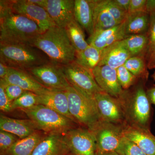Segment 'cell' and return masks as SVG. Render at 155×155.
I'll return each mask as SVG.
<instances>
[{
    "mask_svg": "<svg viewBox=\"0 0 155 155\" xmlns=\"http://www.w3.org/2000/svg\"><path fill=\"white\" fill-rule=\"evenodd\" d=\"M41 31L32 20L11 11L0 1V45H28Z\"/></svg>",
    "mask_w": 155,
    "mask_h": 155,
    "instance_id": "6da1fadb",
    "label": "cell"
},
{
    "mask_svg": "<svg viewBox=\"0 0 155 155\" xmlns=\"http://www.w3.org/2000/svg\"><path fill=\"white\" fill-rule=\"evenodd\" d=\"M146 81L139 80L132 87L123 91L118 98L126 125L150 130L152 112L145 87Z\"/></svg>",
    "mask_w": 155,
    "mask_h": 155,
    "instance_id": "7a4b0ae2",
    "label": "cell"
},
{
    "mask_svg": "<svg viewBox=\"0 0 155 155\" xmlns=\"http://www.w3.org/2000/svg\"><path fill=\"white\" fill-rule=\"evenodd\" d=\"M31 45L41 50L56 64L65 65L75 61L76 51L66 30L57 25L40 34Z\"/></svg>",
    "mask_w": 155,
    "mask_h": 155,
    "instance_id": "3957f363",
    "label": "cell"
},
{
    "mask_svg": "<svg viewBox=\"0 0 155 155\" xmlns=\"http://www.w3.org/2000/svg\"><path fill=\"white\" fill-rule=\"evenodd\" d=\"M41 50L28 45H0V62L10 68L27 71L51 61Z\"/></svg>",
    "mask_w": 155,
    "mask_h": 155,
    "instance_id": "277c9868",
    "label": "cell"
},
{
    "mask_svg": "<svg viewBox=\"0 0 155 155\" xmlns=\"http://www.w3.org/2000/svg\"><path fill=\"white\" fill-rule=\"evenodd\" d=\"M65 91L70 114L79 126L89 129L101 120L93 96L71 84Z\"/></svg>",
    "mask_w": 155,
    "mask_h": 155,
    "instance_id": "5b68a950",
    "label": "cell"
},
{
    "mask_svg": "<svg viewBox=\"0 0 155 155\" xmlns=\"http://www.w3.org/2000/svg\"><path fill=\"white\" fill-rule=\"evenodd\" d=\"M21 111L35 123L40 130L47 134H64L79 126L71 119L43 105Z\"/></svg>",
    "mask_w": 155,
    "mask_h": 155,
    "instance_id": "8992f818",
    "label": "cell"
},
{
    "mask_svg": "<svg viewBox=\"0 0 155 155\" xmlns=\"http://www.w3.org/2000/svg\"><path fill=\"white\" fill-rule=\"evenodd\" d=\"M124 125L100 120L89 129L95 140L96 153L116 151L124 137Z\"/></svg>",
    "mask_w": 155,
    "mask_h": 155,
    "instance_id": "52a82bcc",
    "label": "cell"
},
{
    "mask_svg": "<svg viewBox=\"0 0 155 155\" xmlns=\"http://www.w3.org/2000/svg\"><path fill=\"white\" fill-rule=\"evenodd\" d=\"M26 71L39 83L50 90L66 91L70 85L64 75L62 65L51 61Z\"/></svg>",
    "mask_w": 155,
    "mask_h": 155,
    "instance_id": "ba28073f",
    "label": "cell"
},
{
    "mask_svg": "<svg viewBox=\"0 0 155 155\" xmlns=\"http://www.w3.org/2000/svg\"><path fill=\"white\" fill-rule=\"evenodd\" d=\"M69 155H96V145L91 131L78 127L64 134Z\"/></svg>",
    "mask_w": 155,
    "mask_h": 155,
    "instance_id": "9c48e42d",
    "label": "cell"
},
{
    "mask_svg": "<svg viewBox=\"0 0 155 155\" xmlns=\"http://www.w3.org/2000/svg\"><path fill=\"white\" fill-rule=\"evenodd\" d=\"M62 67L67 80L72 86L91 96L103 91L96 82L92 71L75 61Z\"/></svg>",
    "mask_w": 155,
    "mask_h": 155,
    "instance_id": "30bf717a",
    "label": "cell"
},
{
    "mask_svg": "<svg viewBox=\"0 0 155 155\" xmlns=\"http://www.w3.org/2000/svg\"><path fill=\"white\" fill-rule=\"evenodd\" d=\"M6 2L12 12L25 16L35 22L42 33L56 25L44 8L31 4L28 0H8Z\"/></svg>",
    "mask_w": 155,
    "mask_h": 155,
    "instance_id": "8fae6325",
    "label": "cell"
},
{
    "mask_svg": "<svg viewBox=\"0 0 155 155\" xmlns=\"http://www.w3.org/2000/svg\"><path fill=\"white\" fill-rule=\"evenodd\" d=\"M101 120L116 125H125V120L121 103L104 91L93 96Z\"/></svg>",
    "mask_w": 155,
    "mask_h": 155,
    "instance_id": "7c38bea8",
    "label": "cell"
},
{
    "mask_svg": "<svg viewBox=\"0 0 155 155\" xmlns=\"http://www.w3.org/2000/svg\"><path fill=\"white\" fill-rule=\"evenodd\" d=\"M74 7L75 0H45L43 8L57 26L65 28L74 19Z\"/></svg>",
    "mask_w": 155,
    "mask_h": 155,
    "instance_id": "4fadbf2b",
    "label": "cell"
},
{
    "mask_svg": "<svg viewBox=\"0 0 155 155\" xmlns=\"http://www.w3.org/2000/svg\"><path fill=\"white\" fill-rule=\"evenodd\" d=\"M96 82L106 93L119 98L123 92L117 78L116 69L104 65L97 66L92 71Z\"/></svg>",
    "mask_w": 155,
    "mask_h": 155,
    "instance_id": "5bb4252c",
    "label": "cell"
},
{
    "mask_svg": "<svg viewBox=\"0 0 155 155\" xmlns=\"http://www.w3.org/2000/svg\"><path fill=\"white\" fill-rule=\"evenodd\" d=\"M125 21L121 24L105 30L96 31L89 37L88 44L102 51L104 49L126 37Z\"/></svg>",
    "mask_w": 155,
    "mask_h": 155,
    "instance_id": "9a60e30c",
    "label": "cell"
},
{
    "mask_svg": "<svg viewBox=\"0 0 155 155\" xmlns=\"http://www.w3.org/2000/svg\"><path fill=\"white\" fill-rule=\"evenodd\" d=\"M123 134L147 155H155V136L150 129L125 124L123 127Z\"/></svg>",
    "mask_w": 155,
    "mask_h": 155,
    "instance_id": "2e32d148",
    "label": "cell"
},
{
    "mask_svg": "<svg viewBox=\"0 0 155 155\" xmlns=\"http://www.w3.org/2000/svg\"><path fill=\"white\" fill-rule=\"evenodd\" d=\"M3 80L6 84L17 85L26 91L31 92L38 95L49 90L39 83L25 70L10 67L8 74Z\"/></svg>",
    "mask_w": 155,
    "mask_h": 155,
    "instance_id": "e0dca14e",
    "label": "cell"
},
{
    "mask_svg": "<svg viewBox=\"0 0 155 155\" xmlns=\"http://www.w3.org/2000/svg\"><path fill=\"white\" fill-rule=\"evenodd\" d=\"M0 129L17 136L20 139L25 138L38 130H40L30 119H17L1 114Z\"/></svg>",
    "mask_w": 155,
    "mask_h": 155,
    "instance_id": "ac0fdd59",
    "label": "cell"
},
{
    "mask_svg": "<svg viewBox=\"0 0 155 155\" xmlns=\"http://www.w3.org/2000/svg\"><path fill=\"white\" fill-rule=\"evenodd\" d=\"M64 134H48L38 145L31 155H69Z\"/></svg>",
    "mask_w": 155,
    "mask_h": 155,
    "instance_id": "d6986e66",
    "label": "cell"
},
{
    "mask_svg": "<svg viewBox=\"0 0 155 155\" xmlns=\"http://www.w3.org/2000/svg\"><path fill=\"white\" fill-rule=\"evenodd\" d=\"M38 104L43 105L57 111L75 122L69 112L66 91L48 90L38 95Z\"/></svg>",
    "mask_w": 155,
    "mask_h": 155,
    "instance_id": "ffe728a7",
    "label": "cell"
},
{
    "mask_svg": "<svg viewBox=\"0 0 155 155\" xmlns=\"http://www.w3.org/2000/svg\"><path fill=\"white\" fill-rule=\"evenodd\" d=\"M96 0H75L74 18L89 35L94 32V19Z\"/></svg>",
    "mask_w": 155,
    "mask_h": 155,
    "instance_id": "44dd1931",
    "label": "cell"
},
{
    "mask_svg": "<svg viewBox=\"0 0 155 155\" xmlns=\"http://www.w3.org/2000/svg\"><path fill=\"white\" fill-rule=\"evenodd\" d=\"M122 41L117 42L102 51L101 58L98 66L107 65L116 69L124 65L131 56Z\"/></svg>",
    "mask_w": 155,
    "mask_h": 155,
    "instance_id": "7402d4cb",
    "label": "cell"
},
{
    "mask_svg": "<svg viewBox=\"0 0 155 155\" xmlns=\"http://www.w3.org/2000/svg\"><path fill=\"white\" fill-rule=\"evenodd\" d=\"M48 134L42 130H38L25 138L19 139L5 155H31Z\"/></svg>",
    "mask_w": 155,
    "mask_h": 155,
    "instance_id": "603a6c76",
    "label": "cell"
},
{
    "mask_svg": "<svg viewBox=\"0 0 155 155\" xmlns=\"http://www.w3.org/2000/svg\"><path fill=\"white\" fill-rule=\"evenodd\" d=\"M125 24L127 36L147 34L150 25V14L146 11L127 13Z\"/></svg>",
    "mask_w": 155,
    "mask_h": 155,
    "instance_id": "cb8c5ba5",
    "label": "cell"
},
{
    "mask_svg": "<svg viewBox=\"0 0 155 155\" xmlns=\"http://www.w3.org/2000/svg\"><path fill=\"white\" fill-rule=\"evenodd\" d=\"M120 24L108 12L104 0H96L94 19V32L113 28Z\"/></svg>",
    "mask_w": 155,
    "mask_h": 155,
    "instance_id": "d4e9b609",
    "label": "cell"
},
{
    "mask_svg": "<svg viewBox=\"0 0 155 155\" xmlns=\"http://www.w3.org/2000/svg\"><path fill=\"white\" fill-rule=\"evenodd\" d=\"M122 41L131 57L142 56L146 58L148 47L147 34L129 35Z\"/></svg>",
    "mask_w": 155,
    "mask_h": 155,
    "instance_id": "484cf974",
    "label": "cell"
},
{
    "mask_svg": "<svg viewBox=\"0 0 155 155\" xmlns=\"http://www.w3.org/2000/svg\"><path fill=\"white\" fill-rule=\"evenodd\" d=\"M101 55L102 51L89 45L83 51L76 52L75 61L81 66L92 71L98 66Z\"/></svg>",
    "mask_w": 155,
    "mask_h": 155,
    "instance_id": "4316f807",
    "label": "cell"
},
{
    "mask_svg": "<svg viewBox=\"0 0 155 155\" xmlns=\"http://www.w3.org/2000/svg\"><path fill=\"white\" fill-rule=\"evenodd\" d=\"M65 29L76 52L83 51L89 45L85 39L83 28L75 18L69 22Z\"/></svg>",
    "mask_w": 155,
    "mask_h": 155,
    "instance_id": "83f0119b",
    "label": "cell"
},
{
    "mask_svg": "<svg viewBox=\"0 0 155 155\" xmlns=\"http://www.w3.org/2000/svg\"><path fill=\"white\" fill-rule=\"evenodd\" d=\"M124 66L138 80H147L149 73L146 58L145 56L130 57Z\"/></svg>",
    "mask_w": 155,
    "mask_h": 155,
    "instance_id": "f1b7e54d",
    "label": "cell"
},
{
    "mask_svg": "<svg viewBox=\"0 0 155 155\" xmlns=\"http://www.w3.org/2000/svg\"><path fill=\"white\" fill-rule=\"evenodd\" d=\"M38 95L31 92L26 91L11 103L12 110H26L38 105Z\"/></svg>",
    "mask_w": 155,
    "mask_h": 155,
    "instance_id": "f546056e",
    "label": "cell"
},
{
    "mask_svg": "<svg viewBox=\"0 0 155 155\" xmlns=\"http://www.w3.org/2000/svg\"><path fill=\"white\" fill-rule=\"evenodd\" d=\"M116 70L118 81L123 90L132 87L139 80L124 65Z\"/></svg>",
    "mask_w": 155,
    "mask_h": 155,
    "instance_id": "4dcf8cb0",
    "label": "cell"
},
{
    "mask_svg": "<svg viewBox=\"0 0 155 155\" xmlns=\"http://www.w3.org/2000/svg\"><path fill=\"white\" fill-rule=\"evenodd\" d=\"M116 151L120 155H147L137 146L124 136Z\"/></svg>",
    "mask_w": 155,
    "mask_h": 155,
    "instance_id": "1f68e13d",
    "label": "cell"
},
{
    "mask_svg": "<svg viewBox=\"0 0 155 155\" xmlns=\"http://www.w3.org/2000/svg\"><path fill=\"white\" fill-rule=\"evenodd\" d=\"M19 139L13 134L4 130H0V155H5Z\"/></svg>",
    "mask_w": 155,
    "mask_h": 155,
    "instance_id": "d6a6232c",
    "label": "cell"
},
{
    "mask_svg": "<svg viewBox=\"0 0 155 155\" xmlns=\"http://www.w3.org/2000/svg\"><path fill=\"white\" fill-rule=\"evenodd\" d=\"M104 1L106 8L111 15L119 23L124 22L127 17V13L117 6L114 0Z\"/></svg>",
    "mask_w": 155,
    "mask_h": 155,
    "instance_id": "836d02e7",
    "label": "cell"
},
{
    "mask_svg": "<svg viewBox=\"0 0 155 155\" xmlns=\"http://www.w3.org/2000/svg\"><path fill=\"white\" fill-rule=\"evenodd\" d=\"M147 35L148 47L146 58L155 47V11L150 14V25Z\"/></svg>",
    "mask_w": 155,
    "mask_h": 155,
    "instance_id": "e575fe53",
    "label": "cell"
},
{
    "mask_svg": "<svg viewBox=\"0 0 155 155\" xmlns=\"http://www.w3.org/2000/svg\"><path fill=\"white\" fill-rule=\"evenodd\" d=\"M5 82L2 79H0V110L4 113L12 112L11 102L9 101L5 91Z\"/></svg>",
    "mask_w": 155,
    "mask_h": 155,
    "instance_id": "d590c367",
    "label": "cell"
},
{
    "mask_svg": "<svg viewBox=\"0 0 155 155\" xmlns=\"http://www.w3.org/2000/svg\"><path fill=\"white\" fill-rule=\"evenodd\" d=\"M4 82L5 84V91L6 94L9 101L11 103L15 100L17 99L19 97L21 96L26 91L24 90L23 89L21 88L17 85L6 84L5 81Z\"/></svg>",
    "mask_w": 155,
    "mask_h": 155,
    "instance_id": "8d00e7d4",
    "label": "cell"
},
{
    "mask_svg": "<svg viewBox=\"0 0 155 155\" xmlns=\"http://www.w3.org/2000/svg\"><path fill=\"white\" fill-rule=\"evenodd\" d=\"M147 0H130L127 13H134L146 11Z\"/></svg>",
    "mask_w": 155,
    "mask_h": 155,
    "instance_id": "74e56055",
    "label": "cell"
},
{
    "mask_svg": "<svg viewBox=\"0 0 155 155\" xmlns=\"http://www.w3.org/2000/svg\"><path fill=\"white\" fill-rule=\"evenodd\" d=\"M148 69H155V47L146 58Z\"/></svg>",
    "mask_w": 155,
    "mask_h": 155,
    "instance_id": "f35d334b",
    "label": "cell"
},
{
    "mask_svg": "<svg viewBox=\"0 0 155 155\" xmlns=\"http://www.w3.org/2000/svg\"><path fill=\"white\" fill-rule=\"evenodd\" d=\"M114 2L119 8L127 13L128 12L130 0H114Z\"/></svg>",
    "mask_w": 155,
    "mask_h": 155,
    "instance_id": "ab89813d",
    "label": "cell"
},
{
    "mask_svg": "<svg viewBox=\"0 0 155 155\" xmlns=\"http://www.w3.org/2000/svg\"><path fill=\"white\" fill-rule=\"evenodd\" d=\"M147 94L150 104L155 105V87L147 90Z\"/></svg>",
    "mask_w": 155,
    "mask_h": 155,
    "instance_id": "60d3db41",
    "label": "cell"
},
{
    "mask_svg": "<svg viewBox=\"0 0 155 155\" xmlns=\"http://www.w3.org/2000/svg\"><path fill=\"white\" fill-rule=\"evenodd\" d=\"M10 67L0 62V79L5 78L9 72Z\"/></svg>",
    "mask_w": 155,
    "mask_h": 155,
    "instance_id": "b9f144b4",
    "label": "cell"
},
{
    "mask_svg": "<svg viewBox=\"0 0 155 155\" xmlns=\"http://www.w3.org/2000/svg\"><path fill=\"white\" fill-rule=\"evenodd\" d=\"M146 11L149 14L155 11V0H147Z\"/></svg>",
    "mask_w": 155,
    "mask_h": 155,
    "instance_id": "7bdbcfd3",
    "label": "cell"
},
{
    "mask_svg": "<svg viewBox=\"0 0 155 155\" xmlns=\"http://www.w3.org/2000/svg\"><path fill=\"white\" fill-rule=\"evenodd\" d=\"M29 2L43 8L45 0H28Z\"/></svg>",
    "mask_w": 155,
    "mask_h": 155,
    "instance_id": "ee69618b",
    "label": "cell"
},
{
    "mask_svg": "<svg viewBox=\"0 0 155 155\" xmlns=\"http://www.w3.org/2000/svg\"><path fill=\"white\" fill-rule=\"evenodd\" d=\"M96 155H120L116 151L107 152L104 153H96Z\"/></svg>",
    "mask_w": 155,
    "mask_h": 155,
    "instance_id": "f6af8a7d",
    "label": "cell"
},
{
    "mask_svg": "<svg viewBox=\"0 0 155 155\" xmlns=\"http://www.w3.org/2000/svg\"><path fill=\"white\" fill-rule=\"evenodd\" d=\"M153 78L154 80L155 81V71L154 73V74H153Z\"/></svg>",
    "mask_w": 155,
    "mask_h": 155,
    "instance_id": "bcb514c9",
    "label": "cell"
}]
</instances>
